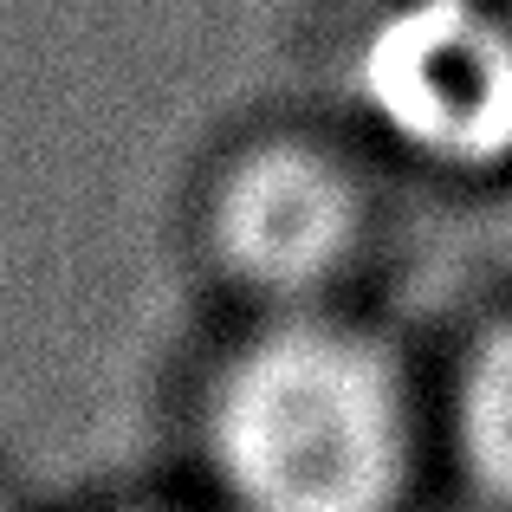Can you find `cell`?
I'll use <instances>...</instances> for the list:
<instances>
[{"label":"cell","mask_w":512,"mask_h":512,"mask_svg":"<svg viewBox=\"0 0 512 512\" xmlns=\"http://www.w3.org/2000/svg\"><path fill=\"white\" fill-rule=\"evenodd\" d=\"M221 512H402L415 415L363 331L286 318L221 363L201 402Z\"/></svg>","instance_id":"obj_1"},{"label":"cell","mask_w":512,"mask_h":512,"mask_svg":"<svg viewBox=\"0 0 512 512\" xmlns=\"http://www.w3.org/2000/svg\"><path fill=\"white\" fill-rule=\"evenodd\" d=\"M370 117L435 163L512 156V26L480 0H402L357 52Z\"/></svg>","instance_id":"obj_2"},{"label":"cell","mask_w":512,"mask_h":512,"mask_svg":"<svg viewBox=\"0 0 512 512\" xmlns=\"http://www.w3.org/2000/svg\"><path fill=\"white\" fill-rule=\"evenodd\" d=\"M357 201L344 175L312 150H266L234 169L214 208V247L227 273L266 299H305L344 266Z\"/></svg>","instance_id":"obj_3"},{"label":"cell","mask_w":512,"mask_h":512,"mask_svg":"<svg viewBox=\"0 0 512 512\" xmlns=\"http://www.w3.org/2000/svg\"><path fill=\"white\" fill-rule=\"evenodd\" d=\"M454 454L467 487L493 512H512V318L487 331L454 389Z\"/></svg>","instance_id":"obj_4"},{"label":"cell","mask_w":512,"mask_h":512,"mask_svg":"<svg viewBox=\"0 0 512 512\" xmlns=\"http://www.w3.org/2000/svg\"><path fill=\"white\" fill-rule=\"evenodd\" d=\"M0 512H7V500H0Z\"/></svg>","instance_id":"obj_5"},{"label":"cell","mask_w":512,"mask_h":512,"mask_svg":"<svg viewBox=\"0 0 512 512\" xmlns=\"http://www.w3.org/2000/svg\"><path fill=\"white\" fill-rule=\"evenodd\" d=\"M137 512H143V506H137Z\"/></svg>","instance_id":"obj_6"}]
</instances>
